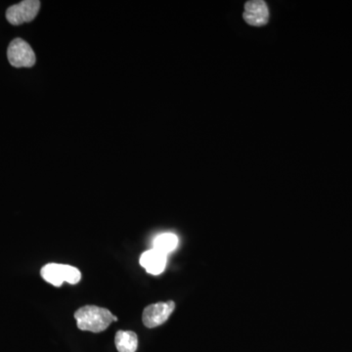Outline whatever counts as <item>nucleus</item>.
I'll use <instances>...</instances> for the list:
<instances>
[{"instance_id": "39448f33", "label": "nucleus", "mask_w": 352, "mask_h": 352, "mask_svg": "<svg viewBox=\"0 0 352 352\" xmlns=\"http://www.w3.org/2000/svg\"><path fill=\"white\" fill-rule=\"evenodd\" d=\"M175 308V303L173 300L149 305L143 311V324L147 328H156L168 320Z\"/></svg>"}, {"instance_id": "7ed1b4c3", "label": "nucleus", "mask_w": 352, "mask_h": 352, "mask_svg": "<svg viewBox=\"0 0 352 352\" xmlns=\"http://www.w3.org/2000/svg\"><path fill=\"white\" fill-rule=\"evenodd\" d=\"M9 63L15 68H31L36 64V54L27 41L15 38L9 44L7 50Z\"/></svg>"}, {"instance_id": "0eeeda50", "label": "nucleus", "mask_w": 352, "mask_h": 352, "mask_svg": "<svg viewBox=\"0 0 352 352\" xmlns=\"http://www.w3.org/2000/svg\"><path fill=\"white\" fill-rule=\"evenodd\" d=\"M139 263L150 274L159 275L166 268V256L157 252V250L153 249L145 252L141 256Z\"/></svg>"}, {"instance_id": "1a4fd4ad", "label": "nucleus", "mask_w": 352, "mask_h": 352, "mask_svg": "<svg viewBox=\"0 0 352 352\" xmlns=\"http://www.w3.org/2000/svg\"><path fill=\"white\" fill-rule=\"evenodd\" d=\"M178 245L177 236L173 233H164L154 241V249L164 254L175 251Z\"/></svg>"}, {"instance_id": "f257e3e1", "label": "nucleus", "mask_w": 352, "mask_h": 352, "mask_svg": "<svg viewBox=\"0 0 352 352\" xmlns=\"http://www.w3.org/2000/svg\"><path fill=\"white\" fill-rule=\"evenodd\" d=\"M76 325L80 330L101 333L118 318L108 309L95 305H85L76 310L75 314Z\"/></svg>"}, {"instance_id": "20e7f679", "label": "nucleus", "mask_w": 352, "mask_h": 352, "mask_svg": "<svg viewBox=\"0 0 352 352\" xmlns=\"http://www.w3.org/2000/svg\"><path fill=\"white\" fill-rule=\"evenodd\" d=\"M39 8L41 1L38 0H24L7 9L6 19L14 25L30 23L36 17Z\"/></svg>"}, {"instance_id": "423d86ee", "label": "nucleus", "mask_w": 352, "mask_h": 352, "mask_svg": "<svg viewBox=\"0 0 352 352\" xmlns=\"http://www.w3.org/2000/svg\"><path fill=\"white\" fill-rule=\"evenodd\" d=\"M244 19L248 24L254 27H261L267 24L270 20L267 4L263 0L248 1L245 6Z\"/></svg>"}, {"instance_id": "6e6552de", "label": "nucleus", "mask_w": 352, "mask_h": 352, "mask_svg": "<svg viewBox=\"0 0 352 352\" xmlns=\"http://www.w3.org/2000/svg\"><path fill=\"white\" fill-rule=\"evenodd\" d=\"M115 344L119 352H135L138 346V338L131 331H119L116 333Z\"/></svg>"}, {"instance_id": "f03ea898", "label": "nucleus", "mask_w": 352, "mask_h": 352, "mask_svg": "<svg viewBox=\"0 0 352 352\" xmlns=\"http://www.w3.org/2000/svg\"><path fill=\"white\" fill-rule=\"evenodd\" d=\"M41 274L44 281L55 287L61 286L63 282L72 285L78 284L82 277L78 268L58 263L46 264L41 268Z\"/></svg>"}]
</instances>
